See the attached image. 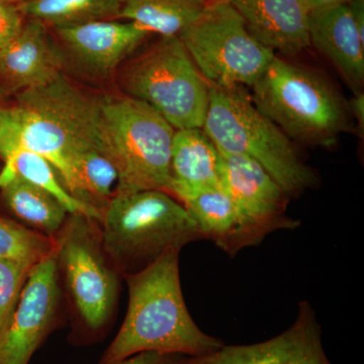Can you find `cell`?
I'll list each match as a JSON object with an SVG mask.
<instances>
[{
  "instance_id": "obj_1",
  "label": "cell",
  "mask_w": 364,
  "mask_h": 364,
  "mask_svg": "<svg viewBox=\"0 0 364 364\" xmlns=\"http://www.w3.org/2000/svg\"><path fill=\"white\" fill-rule=\"evenodd\" d=\"M181 250L163 254L141 272L124 275L129 306L116 338L100 364H114L145 351L208 355L224 342L196 324L184 301L179 275Z\"/></svg>"
},
{
  "instance_id": "obj_2",
  "label": "cell",
  "mask_w": 364,
  "mask_h": 364,
  "mask_svg": "<svg viewBox=\"0 0 364 364\" xmlns=\"http://www.w3.org/2000/svg\"><path fill=\"white\" fill-rule=\"evenodd\" d=\"M100 228L105 252L123 277L203 239L186 207L162 191L112 196Z\"/></svg>"
},
{
  "instance_id": "obj_3",
  "label": "cell",
  "mask_w": 364,
  "mask_h": 364,
  "mask_svg": "<svg viewBox=\"0 0 364 364\" xmlns=\"http://www.w3.org/2000/svg\"><path fill=\"white\" fill-rule=\"evenodd\" d=\"M252 90L258 111L299 142L331 148L352 128L347 102L306 67L275 56Z\"/></svg>"
},
{
  "instance_id": "obj_4",
  "label": "cell",
  "mask_w": 364,
  "mask_h": 364,
  "mask_svg": "<svg viewBox=\"0 0 364 364\" xmlns=\"http://www.w3.org/2000/svg\"><path fill=\"white\" fill-rule=\"evenodd\" d=\"M203 130L220 151L244 155L260 164L289 196L301 195L317 182L291 139L258 111L242 87L210 85Z\"/></svg>"
},
{
  "instance_id": "obj_5",
  "label": "cell",
  "mask_w": 364,
  "mask_h": 364,
  "mask_svg": "<svg viewBox=\"0 0 364 364\" xmlns=\"http://www.w3.org/2000/svg\"><path fill=\"white\" fill-rule=\"evenodd\" d=\"M109 156L119 181L116 195L171 193L170 169L176 129L149 105L127 95H98Z\"/></svg>"
},
{
  "instance_id": "obj_6",
  "label": "cell",
  "mask_w": 364,
  "mask_h": 364,
  "mask_svg": "<svg viewBox=\"0 0 364 364\" xmlns=\"http://www.w3.org/2000/svg\"><path fill=\"white\" fill-rule=\"evenodd\" d=\"M119 85L127 97L149 105L176 130L203 129L210 85L179 37H161L119 68Z\"/></svg>"
},
{
  "instance_id": "obj_7",
  "label": "cell",
  "mask_w": 364,
  "mask_h": 364,
  "mask_svg": "<svg viewBox=\"0 0 364 364\" xmlns=\"http://www.w3.org/2000/svg\"><path fill=\"white\" fill-rule=\"evenodd\" d=\"M179 39L203 78L220 87H252L275 57L228 0L208 2Z\"/></svg>"
},
{
  "instance_id": "obj_8",
  "label": "cell",
  "mask_w": 364,
  "mask_h": 364,
  "mask_svg": "<svg viewBox=\"0 0 364 364\" xmlns=\"http://www.w3.org/2000/svg\"><path fill=\"white\" fill-rule=\"evenodd\" d=\"M54 254L79 318L90 331H100L114 313L121 274L105 252L100 224L68 214L54 237Z\"/></svg>"
},
{
  "instance_id": "obj_9",
  "label": "cell",
  "mask_w": 364,
  "mask_h": 364,
  "mask_svg": "<svg viewBox=\"0 0 364 364\" xmlns=\"http://www.w3.org/2000/svg\"><path fill=\"white\" fill-rule=\"evenodd\" d=\"M91 149L97 150L72 131L63 119L33 98L18 93V105L0 107V159L6 161L14 153L23 150L44 157L71 195L79 200L76 160L81 152Z\"/></svg>"
},
{
  "instance_id": "obj_10",
  "label": "cell",
  "mask_w": 364,
  "mask_h": 364,
  "mask_svg": "<svg viewBox=\"0 0 364 364\" xmlns=\"http://www.w3.org/2000/svg\"><path fill=\"white\" fill-rule=\"evenodd\" d=\"M220 179L238 213L239 251L258 245L277 230L299 226L287 215L286 191L250 158L220 151Z\"/></svg>"
},
{
  "instance_id": "obj_11",
  "label": "cell",
  "mask_w": 364,
  "mask_h": 364,
  "mask_svg": "<svg viewBox=\"0 0 364 364\" xmlns=\"http://www.w3.org/2000/svg\"><path fill=\"white\" fill-rule=\"evenodd\" d=\"M61 298L54 251L28 273L9 329L0 342V363L28 364L51 331Z\"/></svg>"
},
{
  "instance_id": "obj_12",
  "label": "cell",
  "mask_w": 364,
  "mask_h": 364,
  "mask_svg": "<svg viewBox=\"0 0 364 364\" xmlns=\"http://www.w3.org/2000/svg\"><path fill=\"white\" fill-rule=\"evenodd\" d=\"M315 311L306 301L291 328L274 338L251 345H224L208 355L183 356L178 364H332L322 345Z\"/></svg>"
},
{
  "instance_id": "obj_13",
  "label": "cell",
  "mask_w": 364,
  "mask_h": 364,
  "mask_svg": "<svg viewBox=\"0 0 364 364\" xmlns=\"http://www.w3.org/2000/svg\"><path fill=\"white\" fill-rule=\"evenodd\" d=\"M65 60L87 75L109 77L149 32L133 21H97L69 28H54Z\"/></svg>"
},
{
  "instance_id": "obj_14",
  "label": "cell",
  "mask_w": 364,
  "mask_h": 364,
  "mask_svg": "<svg viewBox=\"0 0 364 364\" xmlns=\"http://www.w3.org/2000/svg\"><path fill=\"white\" fill-rule=\"evenodd\" d=\"M65 65L61 46L53 39L47 25L33 18L0 49V79L18 92L54 80L63 74Z\"/></svg>"
},
{
  "instance_id": "obj_15",
  "label": "cell",
  "mask_w": 364,
  "mask_h": 364,
  "mask_svg": "<svg viewBox=\"0 0 364 364\" xmlns=\"http://www.w3.org/2000/svg\"><path fill=\"white\" fill-rule=\"evenodd\" d=\"M308 28L310 46L331 62L354 95L363 92L364 40L348 4L311 11Z\"/></svg>"
},
{
  "instance_id": "obj_16",
  "label": "cell",
  "mask_w": 364,
  "mask_h": 364,
  "mask_svg": "<svg viewBox=\"0 0 364 364\" xmlns=\"http://www.w3.org/2000/svg\"><path fill=\"white\" fill-rule=\"evenodd\" d=\"M268 49L294 55L310 47L305 0H228Z\"/></svg>"
},
{
  "instance_id": "obj_17",
  "label": "cell",
  "mask_w": 364,
  "mask_h": 364,
  "mask_svg": "<svg viewBox=\"0 0 364 364\" xmlns=\"http://www.w3.org/2000/svg\"><path fill=\"white\" fill-rule=\"evenodd\" d=\"M170 169V195L178 200L191 193L221 184L220 151L203 129L176 130Z\"/></svg>"
},
{
  "instance_id": "obj_18",
  "label": "cell",
  "mask_w": 364,
  "mask_h": 364,
  "mask_svg": "<svg viewBox=\"0 0 364 364\" xmlns=\"http://www.w3.org/2000/svg\"><path fill=\"white\" fill-rule=\"evenodd\" d=\"M195 220L203 239L235 256L239 252V217L231 198L221 184L184 196L179 200Z\"/></svg>"
},
{
  "instance_id": "obj_19",
  "label": "cell",
  "mask_w": 364,
  "mask_h": 364,
  "mask_svg": "<svg viewBox=\"0 0 364 364\" xmlns=\"http://www.w3.org/2000/svg\"><path fill=\"white\" fill-rule=\"evenodd\" d=\"M0 188L4 205L23 226L52 239L58 234L69 213L56 198L18 176Z\"/></svg>"
},
{
  "instance_id": "obj_20",
  "label": "cell",
  "mask_w": 364,
  "mask_h": 364,
  "mask_svg": "<svg viewBox=\"0 0 364 364\" xmlns=\"http://www.w3.org/2000/svg\"><path fill=\"white\" fill-rule=\"evenodd\" d=\"M207 0H123L119 18L161 37H179L207 6Z\"/></svg>"
},
{
  "instance_id": "obj_21",
  "label": "cell",
  "mask_w": 364,
  "mask_h": 364,
  "mask_svg": "<svg viewBox=\"0 0 364 364\" xmlns=\"http://www.w3.org/2000/svg\"><path fill=\"white\" fill-rule=\"evenodd\" d=\"M14 176H21L31 183L39 186L46 193L56 198L69 214L86 215L98 224L102 222L104 213L72 196L51 163L44 157L30 151L23 150L14 153L13 156L4 161V170L0 173V184Z\"/></svg>"
},
{
  "instance_id": "obj_22",
  "label": "cell",
  "mask_w": 364,
  "mask_h": 364,
  "mask_svg": "<svg viewBox=\"0 0 364 364\" xmlns=\"http://www.w3.org/2000/svg\"><path fill=\"white\" fill-rule=\"evenodd\" d=\"M122 6L123 0H25L18 4L23 16L54 28L117 18Z\"/></svg>"
},
{
  "instance_id": "obj_23",
  "label": "cell",
  "mask_w": 364,
  "mask_h": 364,
  "mask_svg": "<svg viewBox=\"0 0 364 364\" xmlns=\"http://www.w3.org/2000/svg\"><path fill=\"white\" fill-rule=\"evenodd\" d=\"M54 251V239L0 218V258L36 263Z\"/></svg>"
},
{
  "instance_id": "obj_24",
  "label": "cell",
  "mask_w": 364,
  "mask_h": 364,
  "mask_svg": "<svg viewBox=\"0 0 364 364\" xmlns=\"http://www.w3.org/2000/svg\"><path fill=\"white\" fill-rule=\"evenodd\" d=\"M33 263L0 258V342L9 329Z\"/></svg>"
},
{
  "instance_id": "obj_25",
  "label": "cell",
  "mask_w": 364,
  "mask_h": 364,
  "mask_svg": "<svg viewBox=\"0 0 364 364\" xmlns=\"http://www.w3.org/2000/svg\"><path fill=\"white\" fill-rule=\"evenodd\" d=\"M23 25V16L18 4L9 0H0V49L20 33Z\"/></svg>"
},
{
  "instance_id": "obj_26",
  "label": "cell",
  "mask_w": 364,
  "mask_h": 364,
  "mask_svg": "<svg viewBox=\"0 0 364 364\" xmlns=\"http://www.w3.org/2000/svg\"><path fill=\"white\" fill-rule=\"evenodd\" d=\"M182 354L161 353L157 351H145L114 364H178L183 358Z\"/></svg>"
},
{
  "instance_id": "obj_27",
  "label": "cell",
  "mask_w": 364,
  "mask_h": 364,
  "mask_svg": "<svg viewBox=\"0 0 364 364\" xmlns=\"http://www.w3.org/2000/svg\"><path fill=\"white\" fill-rule=\"evenodd\" d=\"M349 114L358 121L359 130L364 129V95L363 92L354 95L347 102Z\"/></svg>"
},
{
  "instance_id": "obj_28",
  "label": "cell",
  "mask_w": 364,
  "mask_h": 364,
  "mask_svg": "<svg viewBox=\"0 0 364 364\" xmlns=\"http://www.w3.org/2000/svg\"><path fill=\"white\" fill-rule=\"evenodd\" d=\"M347 4L350 9L356 30H358L361 39L364 40V0H351Z\"/></svg>"
},
{
  "instance_id": "obj_29",
  "label": "cell",
  "mask_w": 364,
  "mask_h": 364,
  "mask_svg": "<svg viewBox=\"0 0 364 364\" xmlns=\"http://www.w3.org/2000/svg\"><path fill=\"white\" fill-rule=\"evenodd\" d=\"M351 0H305L309 11H315V9H325V7L341 6L347 4Z\"/></svg>"
},
{
  "instance_id": "obj_30",
  "label": "cell",
  "mask_w": 364,
  "mask_h": 364,
  "mask_svg": "<svg viewBox=\"0 0 364 364\" xmlns=\"http://www.w3.org/2000/svg\"><path fill=\"white\" fill-rule=\"evenodd\" d=\"M9 1L14 2V4H21V2L25 1V0H9Z\"/></svg>"
},
{
  "instance_id": "obj_31",
  "label": "cell",
  "mask_w": 364,
  "mask_h": 364,
  "mask_svg": "<svg viewBox=\"0 0 364 364\" xmlns=\"http://www.w3.org/2000/svg\"><path fill=\"white\" fill-rule=\"evenodd\" d=\"M2 97V92H1V90H0V98Z\"/></svg>"
},
{
  "instance_id": "obj_32",
  "label": "cell",
  "mask_w": 364,
  "mask_h": 364,
  "mask_svg": "<svg viewBox=\"0 0 364 364\" xmlns=\"http://www.w3.org/2000/svg\"><path fill=\"white\" fill-rule=\"evenodd\" d=\"M212 1H215V0H212Z\"/></svg>"
},
{
  "instance_id": "obj_33",
  "label": "cell",
  "mask_w": 364,
  "mask_h": 364,
  "mask_svg": "<svg viewBox=\"0 0 364 364\" xmlns=\"http://www.w3.org/2000/svg\"><path fill=\"white\" fill-rule=\"evenodd\" d=\"M0 364H1V363H0Z\"/></svg>"
}]
</instances>
